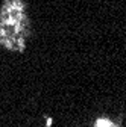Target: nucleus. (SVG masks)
Segmentation results:
<instances>
[{
	"label": "nucleus",
	"mask_w": 126,
	"mask_h": 127,
	"mask_svg": "<svg viewBox=\"0 0 126 127\" xmlns=\"http://www.w3.org/2000/svg\"><path fill=\"white\" fill-rule=\"evenodd\" d=\"M93 127H122V124L119 121H114L113 118L102 117V118H97L96 121H94Z\"/></svg>",
	"instance_id": "obj_2"
},
{
	"label": "nucleus",
	"mask_w": 126,
	"mask_h": 127,
	"mask_svg": "<svg viewBox=\"0 0 126 127\" xmlns=\"http://www.w3.org/2000/svg\"><path fill=\"white\" fill-rule=\"evenodd\" d=\"M30 33L27 6L23 0H6L0 8V47L21 52Z\"/></svg>",
	"instance_id": "obj_1"
}]
</instances>
